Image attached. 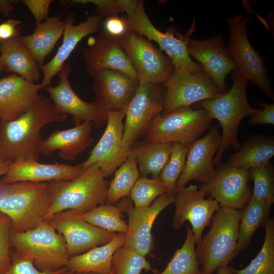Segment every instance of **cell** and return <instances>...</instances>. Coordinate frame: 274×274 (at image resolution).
Masks as SVG:
<instances>
[{"mask_svg":"<svg viewBox=\"0 0 274 274\" xmlns=\"http://www.w3.org/2000/svg\"><path fill=\"white\" fill-rule=\"evenodd\" d=\"M67 115L59 112L49 97L39 95L33 105L15 120H0V161L20 158L39 161L43 127L62 122Z\"/></svg>","mask_w":274,"mask_h":274,"instance_id":"1","label":"cell"},{"mask_svg":"<svg viewBox=\"0 0 274 274\" xmlns=\"http://www.w3.org/2000/svg\"><path fill=\"white\" fill-rule=\"evenodd\" d=\"M51 201V183H7L0 178V212L12 221V230L24 232L44 220Z\"/></svg>","mask_w":274,"mask_h":274,"instance_id":"2","label":"cell"},{"mask_svg":"<svg viewBox=\"0 0 274 274\" xmlns=\"http://www.w3.org/2000/svg\"><path fill=\"white\" fill-rule=\"evenodd\" d=\"M232 78L233 84L229 90L213 99L197 102L200 109L206 110L210 117L217 120L222 127L221 141L213 160L214 165L219 163L224 152L230 146L235 149L241 147L237 138L240 123L255 110L247 98V81L237 69L232 72Z\"/></svg>","mask_w":274,"mask_h":274,"instance_id":"3","label":"cell"},{"mask_svg":"<svg viewBox=\"0 0 274 274\" xmlns=\"http://www.w3.org/2000/svg\"><path fill=\"white\" fill-rule=\"evenodd\" d=\"M105 178L99 167L92 164L72 180L51 181L50 204L44 220L65 210L85 213L104 204L109 186Z\"/></svg>","mask_w":274,"mask_h":274,"instance_id":"4","label":"cell"},{"mask_svg":"<svg viewBox=\"0 0 274 274\" xmlns=\"http://www.w3.org/2000/svg\"><path fill=\"white\" fill-rule=\"evenodd\" d=\"M242 214V210L221 206L215 212L210 230L195 249L201 274H213L236 255Z\"/></svg>","mask_w":274,"mask_h":274,"instance_id":"5","label":"cell"},{"mask_svg":"<svg viewBox=\"0 0 274 274\" xmlns=\"http://www.w3.org/2000/svg\"><path fill=\"white\" fill-rule=\"evenodd\" d=\"M10 243L15 255L32 260L41 271H55L66 267L71 257L63 236L46 220L26 231L12 230Z\"/></svg>","mask_w":274,"mask_h":274,"instance_id":"6","label":"cell"},{"mask_svg":"<svg viewBox=\"0 0 274 274\" xmlns=\"http://www.w3.org/2000/svg\"><path fill=\"white\" fill-rule=\"evenodd\" d=\"M212 120L203 109L181 107L168 114L156 116L144 141L178 143L189 147L210 127Z\"/></svg>","mask_w":274,"mask_h":274,"instance_id":"7","label":"cell"},{"mask_svg":"<svg viewBox=\"0 0 274 274\" xmlns=\"http://www.w3.org/2000/svg\"><path fill=\"white\" fill-rule=\"evenodd\" d=\"M250 20L239 14L228 18L229 39L226 51L242 76L273 100L274 92L265 64L248 39L247 26Z\"/></svg>","mask_w":274,"mask_h":274,"instance_id":"8","label":"cell"},{"mask_svg":"<svg viewBox=\"0 0 274 274\" xmlns=\"http://www.w3.org/2000/svg\"><path fill=\"white\" fill-rule=\"evenodd\" d=\"M126 20L129 30L158 44L160 50L164 51L169 57L175 70L190 73L203 70L198 63L192 60L187 50V42L193 31L192 29L186 37L179 33L176 37L173 27L165 32L160 31L149 19L143 1H139L133 13L130 17L126 16Z\"/></svg>","mask_w":274,"mask_h":274,"instance_id":"9","label":"cell"},{"mask_svg":"<svg viewBox=\"0 0 274 274\" xmlns=\"http://www.w3.org/2000/svg\"><path fill=\"white\" fill-rule=\"evenodd\" d=\"M119 39L135 70L139 85H161L168 79L174 66L149 40L131 30Z\"/></svg>","mask_w":274,"mask_h":274,"instance_id":"10","label":"cell"},{"mask_svg":"<svg viewBox=\"0 0 274 274\" xmlns=\"http://www.w3.org/2000/svg\"><path fill=\"white\" fill-rule=\"evenodd\" d=\"M163 89L160 84L139 85L125 111L123 144L131 149L133 144L145 136L153 119L162 113Z\"/></svg>","mask_w":274,"mask_h":274,"instance_id":"11","label":"cell"},{"mask_svg":"<svg viewBox=\"0 0 274 274\" xmlns=\"http://www.w3.org/2000/svg\"><path fill=\"white\" fill-rule=\"evenodd\" d=\"M164 107L162 114L206 99H213L223 93L203 71L194 73L174 70L162 84Z\"/></svg>","mask_w":274,"mask_h":274,"instance_id":"12","label":"cell"},{"mask_svg":"<svg viewBox=\"0 0 274 274\" xmlns=\"http://www.w3.org/2000/svg\"><path fill=\"white\" fill-rule=\"evenodd\" d=\"M175 195L162 194L155 199L148 208L133 207L130 197L121 199L117 207L127 213L128 231L124 246L146 256L154 249V238L151 233L153 223L160 213L174 202Z\"/></svg>","mask_w":274,"mask_h":274,"instance_id":"13","label":"cell"},{"mask_svg":"<svg viewBox=\"0 0 274 274\" xmlns=\"http://www.w3.org/2000/svg\"><path fill=\"white\" fill-rule=\"evenodd\" d=\"M82 212L67 210L47 220L63 237L70 257L110 242L117 234L95 226L84 220Z\"/></svg>","mask_w":274,"mask_h":274,"instance_id":"14","label":"cell"},{"mask_svg":"<svg viewBox=\"0 0 274 274\" xmlns=\"http://www.w3.org/2000/svg\"><path fill=\"white\" fill-rule=\"evenodd\" d=\"M126 108L107 112V126L104 133L90 152L88 157L82 163L85 169L92 164H96L105 177H109L131 153V148H126L123 144V120Z\"/></svg>","mask_w":274,"mask_h":274,"instance_id":"15","label":"cell"},{"mask_svg":"<svg viewBox=\"0 0 274 274\" xmlns=\"http://www.w3.org/2000/svg\"><path fill=\"white\" fill-rule=\"evenodd\" d=\"M71 72L70 66L64 63L57 74L59 84L56 86H49L45 90L56 109L61 113L72 115L76 125L89 122L96 128H101L107 123V112L100 110L93 102L85 101L76 94L69 82Z\"/></svg>","mask_w":274,"mask_h":274,"instance_id":"16","label":"cell"},{"mask_svg":"<svg viewBox=\"0 0 274 274\" xmlns=\"http://www.w3.org/2000/svg\"><path fill=\"white\" fill-rule=\"evenodd\" d=\"M207 195L206 192L198 189L195 185L185 187L175 194L173 227L179 229L186 221H188L192 227L196 245L201 241L204 228L210 224L213 215L220 206L212 196L205 198Z\"/></svg>","mask_w":274,"mask_h":274,"instance_id":"17","label":"cell"},{"mask_svg":"<svg viewBox=\"0 0 274 274\" xmlns=\"http://www.w3.org/2000/svg\"><path fill=\"white\" fill-rule=\"evenodd\" d=\"M221 141L219 128L213 125L205 136L189 147L184 169L177 182L176 193L190 181L205 184L213 179L216 172L213 160Z\"/></svg>","mask_w":274,"mask_h":274,"instance_id":"18","label":"cell"},{"mask_svg":"<svg viewBox=\"0 0 274 274\" xmlns=\"http://www.w3.org/2000/svg\"><path fill=\"white\" fill-rule=\"evenodd\" d=\"M83 53L85 65L90 76L109 69L137 79L135 70L123 49L119 38L105 31L90 37Z\"/></svg>","mask_w":274,"mask_h":274,"instance_id":"19","label":"cell"},{"mask_svg":"<svg viewBox=\"0 0 274 274\" xmlns=\"http://www.w3.org/2000/svg\"><path fill=\"white\" fill-rule=\"evenodd\" d=\"M249 170L222 165L213 179L200 189L211 195L221 206L243 210L252 196L248 185Z\"/></svg>","mask_w":274,"mask_h":274,"instance_id":"20","label":"cell"},{"mask_svg":"<svg viewBox=\"0 0 274 274\" xmlns=\"http://www.w3.org/2000/svg\"><path fill=\"white\" fill-rule=\"evenodd\" d=\"M94 93L93 104L108 112L125 109L138 85V80L116 70L105 69L91 76Z\"/></svg>","mask_w":274,"mask_h":274,"instance_id":"21","label":"cell"},{"mask_svg":"<svg viewBox=\"0 0 274 274\" xmlns=\"http://www.w3.org/2000/svg\"><path fill=\"white\" fill-rule=\"evenodd\" d=\"M187 50L196 59L203 71L212 79L222 93L227 91L225 78L236 66L224 46V36L214 35L202 41L189 38Z\"/></svg>","mask_w":274,"mask_h":274,"instance_id":"22","label":"cell"},{"mask_svg":"<svg viewBox=\"0 0 274 274\" xmlns=\"http://www.w3.org/2000/svg\"><path fill=\"white\" fill-rule=\"evenodd\" d=\"M75 19L73 13L67 14L64 20L61 46L49 62L40 66L43 73V79L41 83L43 89L51 85L52 78L57 75L79 42L88 35L98 32L104 22L103 18L96 14L89 15L85 21L78 25H74Z\"/></svg>","mask_w":274,"mask_h":274,"instance_id":"23","label":"cell"},{"mask_svg":"<svg viewBox=\"0 0 274 274\" xmlns=\"http://www.w3.org/2000/svg\"><path fill=\"white\" fill-rule=\"evenodd\" d=\"M84 170L82 163L77 165L58 163L45 164L32 159L20 158L11 162L6 174L2 178L7 183L70 181Z\"/></svg>","mask_w":274,"mask_h":274,"instance_id":"24","label":"cell"},{"mask_svg":"<svg viewBox=\"0 0 274 274\" xmlns=\"http://www.w3.org/2000/svg\"><path fill=\"white\" fill-rule=\"evenodd\" d=\"M42 86L14 74L0 78V120L16 119L33 105Z\"/></svg>","mask_w":274,"mask_h":274,"instance_id":"25","label":"cell"},{"mask_svg":"<svg viewBox=\"0 0 274 274\" xmlns=\"http://www.w3.org/2000/svg\"><path fill=\"white\" fill-rule=\"evenodd\" d=\"M93 126L92 123L85 122L73 128L54 131L47 139L42 140L41 153L47 155L54 151H58L62 159L74 160L91 146L93 139L91 133Z\"/></svg>","mask_w":274,"mask_h":274,"instance_id":"26","label":"cell"},{"mask_svg":"<svg viewBox=\"0 0 274 274\" xmlns=\"http://www.w3.org/2000/svg\"><path fill=\"white\" fill-rule=\"evenodd\" d=\"M125 237L126 233H117L108 243L71 257L65 267L67 270L110 274L113 255L118 248L123 246Z\"/></svg>","mask_w":274,"mask_h":274,"instance_id":"27","label":"cell"},{"mask_svg":"<svg viewBox=\"0 0 274 274\" xmlns=\"http://www.w3.org/2000/svg\"><path fill=\"white\" fill-rule=\"evenodd\" d=\"M35 24L32 34L20 36L19 38L41 66L63 34L64 21L61 20L60 15H57L48 17L44 21L36 22Z\"/></svg>","mask_w":274,"mask_h":274,"instance_id":"28","label":"cell"},{"mask_svg":"<svg viewBox=\"0 0 274 274\" xmlns=\"http://www.w3.org/2000/svg\"><path fill=\"white\" fill-rule=\"evenodd\" d=\"M0 53L6 72H13L29 81L39 80L40 65L19 37L1 41Z\"/></svg>","mask_w":274,"mask_h":274,"instance_id":"29","label":"cell"},{"mask_svg":"<svg viewBox=\"0 0 274 274\" xmlns=\"http://www.w3.org/2000/svg\"><path fill=\"white\" fill-rule=\"evenodd\" d=\"M274 155L273 135L251 136L230 157V166L249 170L250 168L269 163Z\"/></svg>","mask_w":274,"mask_h":274,"instance_id":"30","label":"cell"},{"mask_svg":"<svg viewBox=\"0 0 274 274\" xmlns=\"http://www.w3.org/2000/svg\"><path fill=\"white\" fill-rule=\"evenodd\" d=\"M172 143H147L143 141L131 147L138 167L142 177L151 175L152 178L159 177L167 162Z\"/></svg>","mask_w":274,"mask_h":274,"instance_id":"31","label":"cell"},{"mask_svg":"<svg viewBox=\"0 0 274 274\" xmlns=\"http://www.w3.org/2000/svg\"><path fill=\"white\" fill-rule=\"evenodd\" d=\"M270 210V206L251 196L242 210L238 227L236 255L248 247L256 230L263 226L268 220Z\"/></svg>","mask_w":274,"mask_h":274,"instance_id":"32","label":"cell"},{"mask_svg":"<svg viewBox=\"0 0 274 274\" xmlns=\"http://www.w3.org/2000/svg\"><path fill=\"white\" fill-rule=\"evenodd\" d=\"M140 178L135 157L131 153L116 170L114 177L108 186L106 203L113 204L124 197H129L133 187Z\"/></svg>","mask_w":274,"mask_h":274,"instance_id":"33","label":"cell"},{"mask_svg":"<svg viewBox=\"0 0 274 274\" xmlns=\"http://www.w3.org/2000/svg\"><path fill=\"white\" fill-rule=\"evenodd\" d=\"M195 245L192 228L188 227L183 246L176 251L165 269L158 274H201Z\"/></svg>","mask_w":274,"mask_h":274,"instance_id":"34","label":"cell"},{"mask_svg":"<svg viewBox=\"0 0 274 274\" xmlns=\"http://www.w3.org/2000/svg\"><path fill=\"white\" fill-rule=\"evenodd\" d=\"M265 237L257 256L245 268H233L234 274H274V220L269 218L263 225Z\"/></svg>","mask_w":274,"mask_h":274,"instance_id":"35","label":"cell"},{"mask_svg":"<svg viewBox=\"0 0 274 274\" xmlns=\"http://www.w3.org/2000/svg\"><path fill=\"white\" fill-rule=\"evenodd\" d=\"M121 212L117 206L104 203L90 211L82 213L81 216L86 222L106 230L126 233L128 224L124 220Z\"/></svg>","mask_w":274,"mask_h":274,"instance_id":"36","label":"cell"},{"mask_svg":"<svg viewBox=\"0 0 274 274\" xmlns=\"http://www.w3.org/2000/svg\"><path fill=\"white\" fill-rule=\"evenodd\" d=\"M143 270L157 273L146 256L129 248L122 246L114 253L110 274H140Z\"/></svg>","mask_w":274,"mask_h":274,"instance_id":"37","label":"cell"},{"mask_svg":"<svg viewBox=\"0 0 274 274\" xmlns=\"http://www.w3.org/2000/svg\"><path fill=\"white\" fill-rule=\"evenodd\" d=\"M189 147L173 143L169 159L158 177L167 188V195L176 194V185L185 166Z\"/></svg>","mask_w":274,"mask_h":274,"instance_id":"38","label":"cell"},{"mask_svg":"<svg viewBox=\"0 0 274 274\" xmlns=\"http://www.w3.org/2000/svg\"><path fill=\"white\" fill-rule=\"evenodd\" d=\"M273 173L270 162L249 169V178L254 183L252 196L270 206L274 202Z\"/></svg>","mask_w":274,"mask_h":274,"instance_id":"39","label":"cell"},{"mask_svg":"<svg viewBox=\"0 0 274 274\" xmlns=\"http://www.w3.org/2000/svg\"><path fill=\"white\" fill-rule=\"evenodd\" d=\"M167 193V188L158 178L149 179L142 177L133 187L130 198L134 207L144 209L149 207L159 196Z\"/></svg>","mask_w":274,"mask_h":274,"instance_id":"40","label":"cell"},{"mask_svg":"<svg viewBox=\"0 0 274 274\" xmlns=\"http://www.w3.org/2000/svg\"><path fill=\"white\" fill-rule=\"evenodd\" d=\"M140 1L136 0H75L73 3L85 4L91 3L96 6L97 15L104 17L117 16L119 13L125 12L130 17L134 12Z\"/></svg>","mask_w":274,"mask_h":274,"instance_id":"41","label":"cell"},{"mask_svg":"<svg viewBox=\"0 0 274 274\" xmlns=\"http://www.w3.org/2000/svg\"><path fill=\"white\" fill-rule=\"evenodd\" d=\"M12 230L11 219L0 212V273L6 271L11 265L10 236Z\"/></svg>","mask_w":274,"mask_h":274,"instance_id":"42","label":"cell"},{"mask_svg":"<svg viewBox=\"0 0 274 274\" xmlns=\"http://www.w3.org/2000/svg\"><path fill=\"white\" fill-rule=\"evenodd\" d=\"M67 271L65 267L55 271H41L32 260L23 258L11 252V265L9 269L0 274H62Z\"/></svg>","mask_w":274,"mask_h":274,"instance_id":"43","label":"cell"},{"mask_svg":"<svg viewBox=\"0 0 274 274\" xmlns=\"http://www.w3.org/2000/svg\"><path fill=\"white\" fill-rule=\"evenodd\" d=\"M263 107L255 109L250 115L248 123L252 125L259 124H274V104L262 102L257 104Z\"/></svg>","mask_w":274,"mask_h":274,"instance_id":"44","label":"cell"},{"mask_svg":"<svg viewBox=\"0 0 274 274\" xmlns=\"http://www.w3.org/2000/svg\"><path fill=\"white\" fill-rule=\"evenodd\" d=\"M104 31L118 38L121 37L129 31L126 16H113L108 17L103 22Z\"/></svg>","mask_w":274,"mask_h":274,"instance_id":"45","label":"cell"},{"mask_svg":"<svg viewBox=\"0 0 274 274\" xmlns=\"http://www.w3.org/2000/svg\"><path fill=\"white\" fill-rule=\"evenodd\" d=\"M51 0H23L22 3L31 12L36 22H42L48 17Z\"/></svg>","mask_w":274,"mask_h":274,"instance_id":"46","label":"cell"},{"mask_svg":"<svg viewBox=\"0 0 274 274\" xmlns=\"http://www.w3.org/2000/svg\"><path fill=\"white\" fill-rule=\"evenodd\" d=\"M21 22L18 19H10L0 24V40L4 41L21 36Z\"/></svg>","mask_w":274,"mask_h":274,"instance_id":"47","label":"cell"},{"mask_svg":"<svg viewBox=\"0 0 274 274\" xmlns=\"http://www.w3.org/2000/svg\"><path fill=\"white\" fill-rule=\"evenodd\" d=\"M19 1L0 0V13L4 16H8L14 10V6Z\"/></svg>","mask_w":274,"mask_h":274,"instance_id":"48","label":"cell"},{"mask_svg":"<svg viewBox=\"0 0 274 274\" xmlns=\"http://www.w3.org/2000/svg\"><path fill=\"white\" fill-rule=\"evenodd\" d=\"M11 162L9 161H0V176H4L6 174Z\"/></svg>","mask_w":274,"mask_h":274,"instance_id":"49","label":"cell"},{"mask_svg":"<svg viewBox=\"0 0 274 274\" xmlns=\"http://www.w3.org/2000/svg\"><path fill=\"white\" fill-rule=\"evenodd\" d=\"M233 267L229 266L228 265L222 266L218 268L217 274H234L233 271Z\"/></svg>","mask_w":274,"mask_h":274,"instance_id":"50","label":"cell"},{"mask_svg":"<svg viewBox=\"0 0 274 274\" xmlns=\"http://www.w3.org/2000/svg\"><path fill=\"white\" fill-rule=\"evenodd\" d=\"M6 71V67L0 57V73Z\"/></svg>","mask_w":274,"mask_h":274,"instance_id":"51","label":"cell"},{"mask_svg":"<svg viewBox=\"0 0 274 274\" xmlns=\"http://www.w3.org/2000/svg\"><path fill=\"white\" fill-rule=\"evenodd\" d=\"M62 274H90V272H71L69 271H66Z\"/></svg>","mask_w":274,"mask_h":274,"instance_id":"52","label":"cell"},{"mask_svg":"<svg viewBox=\"0 0 274 274\" xmlns=\"http://www.w3.org/2000/svg\"><path fill=\"white\" fill-rule=\"evenodd\" d=\"M90 274H100V273H96V272H90Z\"/></svg>","mask_w":274,"mask_h":274,"instance_id":"53","label":"cell"},{"mask_svg":"<svg viewBox=\"0 0 274 274\" xmlns=\"http://www.w3.org/2000/svg\"><path fill=\"white\" fill-rule=\"evenodd\" d=\"M1 40H0V43H1Z\"/></svg>","mask_w":274,"mask_h":274,"instance_id":"54","label":"cell"}]
</instances>
